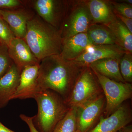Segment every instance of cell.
Returning a JSON list of instances; mask_svg holds the SVG:
<instances>
[{"mask_svg": "<svg viewBox=\"0 0 132 132\" xmlns=\"http://www.w3.org/2000/svg\"><path fill=\"white\" fill-rule=\"evenodd\" d=\"M120 70L121 74L126 82H132V54L125 53L120 60Z\"/></svg>", "mask_w": 132, "mask_h": 132, "instance_id": "obj_21", "label": "cell"}, {"mask_svg": "<svg viewBox=\"0 0 132 132\" xmlns=\"http://www.w3.org/2000/svg\"><path fill=\"white\" fill-rule=\"evenodd\" d=\"M20 117L22 120L27 124L29 128V132H39L35 127L32 122V117H29L24 114H21Z\"/></svg>", "mask_w": 132, "mask_h": 132, "instance_id": "obj_26", "label": "cell"}, {"mask_svg": "<svg viewBox=\"0 0 132 132\" xmlns=\"http://www.w3.org/2000/svg\"><path fill=\"white\" fill-rule=\"evenodd\" d=\"M39 64L26 67L21 71L19 86L12 97L14 99L34 98L38 92L37 78Z\"/></svg>", "mask_w": 132, "mask_h": 132, "instance_id": "obj_12", "label": "cell"}, {"mask_svg": "<svg viewBox=\"0 0 132 132\" xmlns=\"http://www.w3.org/2000/svg\"><path fill=\"white\" fill-rule=\"evenodd\" d=\"M15 37L6 22L0 18V43L8 47Z\"/></svg>", "mask_w": 132, "mask_h": 132, "instance_id": "obj_23", "label": "cell"}, {"mask_svg": "<svg viewBox=\"0 0 132 132\" xmlns=\"http://www.w3.org/2000/svg\"><path fill=\"white\" fill-rule=\"evenodd\" d=\"M21 72L13 63L6 73L0 78V109L12 100L19 86Z\"/></svg>", "mask_w": 132, "mask_h": 132, "instance_id": "obj_14", "label": "cell"}, {"mask_svg": "<svg viewBox=\"0 0 132 132\" xmlns=\"http://www.w3.org/2000/svg\"><path fill=\"white\" fill-rule=\"evenodd\" d=\"M0 132H15L8 128L0 121Z\"/></svg>", "mask_w": 132, "mask_h": 132, "instance_id": "obj_29", "label": "cell"}, {"mask_svg": "<svg viewBox=\"0 0 132 132\" xmlns=\"http://www.w3.org/2000/svg\"><path fill=\"white\" fill-rule=\"evenodd\" d=\"M92 45L86 32L78 34L62 40L60 55L65 60L73 61Z\"/></svg>", "mask_w": 132, "mask_h": 132, "instance_id": "obj_15", "label": "cell"}, {"mask_svg": "<svg viewBox=\"0 0 132 132\" xmlns=\"http://www.w3.org/2000/svg\"><path fill=\"white\" fill-rule=\"evenodd\" d=\"M77 108H71L53 132H76Z\"/></svg>", "mask_w": 132, "mask_h": 132, "instance_id": "obj_20", "label": "cell"}, {"mask_svg": "<svg viewBox=\"0 0 132 132\" xmlns=\"http://www.w3.org/2000/svg\"><path fill=\"white\" fill-rule=\"evenodd\" d=\"M38 61L60 54L62 40L60 30L35 14L28 22L24 39Z\"/></svg>", "mask_w": 132, "mask_h": 132, "instance_id": "obj_2", "label": "cell"}, {"mask_svg": "<svg viewBox=\"0 0 132 132\" xmlns=\"http://www.w3.org/2000/svg\"><path fill=\"white\" fill-rule=\"evenodd\" d=\"M103 93L94 73L90 67H87L79 76L65 102L69 108H77Z\"/></svg>", "mask_w": 132, "mask_h": 132, "instance_id": "obj_4", "label": "cell"}, {"mask_svg": "<svg viewBox=\"0 0 132 132\" xmlns=\"http://www.w3.org/2000/svg\"><path fill=\"white\" fill-rule=\"evenodd\" d=\"M85 68L72 61L63 59L60 55L46 57L39 64L38 92L47 89L53 90L60 95L65 101Z\"/></svg>", "mask_w": 132, "mask_h": 132, "instance_id": "obj_1", "label": "cell"}, {"mask_svg": "<svg viewBox=\"0 0 132 132\" xmlns=\"http://www.w3.org/2000/svg\"><path fill=\"white\" fill-rule=\"evenodd\" d=\"M121 58H108L94 62L89 66L93 71L118 82H126L121 74L119 62Z\"/></svg>", "mask_w": 132, "mask_h": 132, "instance_id": "obj_17", "label": "cell"}, {"mask_svg": "<svg viewBox=\"0 0 132 132\" xmlns=\"http://www.w3.org/2000/svg\"><path fill=\"white\" fill-rule=\"evenodd\" d=\"M106 99L104 93L77 108L76 132H88L94 127L104 112Z\"/></svg>", "mask_w": 132, "mask_h": 132, "instance_id": "obj_8", "label": "cell"}, {"mask_svg": "<svg viewBox=\"0 0 132 132\" xmlns=\"http://www.w3.org/2000/svg\"><path fill=\"white\" fill-rule=\"evenodd\" d=\"M70 14L66 12L60 32L62 40L80 33H86L93 24L88 10L85 4L73 6Z\"/></svg>", "mask_w": 132, "mask_h": 132, "instance_id": "obj_6", "label": "cell"}, {"mask_svg": "<svg viewBox=\"0 0 132 132\" xmlns=\"http://www.w3.org/2000/svg\"><path fill=\"white\" fill-rule=\"evenodd\" d=\"M114 14L132 19V5L126 3L109 2Z\"/></svg>", "mask_w": 132, "mask_h": 132, "instance_id": "obj_24", "label": "cell"}, {"mask_svg": "<svg viewBox=\"0 0 132 132\" xmlns=\"http://www.w3.org/2000/svg\"><path fill=\"white\" fill-rule=\"evenodd\" d=\"M117 132H132V126L128 125L121 128Z\"/></svg>", "mask_w": 132, "mask_h": 132, "instance_id": "obj_28", "label": "cell"}, {"mask_svg": "<svg viewBox=\"0 0 132 132\" xmlns=\"http://www.w3.org/2000/svg\"><path fill=\"white\" fill-rule=\"evenodd\" d=\"M86 33L93 45H116L113 34L108 27L103 24H92Z\"/></svg>", "mask_w": 132, "mask_h": 132, "instance_id": "obj_19", "label": "cell"}, {"mask_svg": "<svg viewBox=\"0 0 132 132\" xmlns=\"http://www.w3.org/2000/svg\"><path fill=\"white\" fill-rule=\"evenodd\" d=\"M0 18H2L1 17V15H0Z\"/></svg>", "mask_w": 132, "mask_h": 132, "instance_id": "obj_30", "label": "cell"}, {"mask_svg": "<svg viewBox=\"0 0 132 132\" xmlns=\"http://www.w3.org/2000/svg\"><path fill=\"white\" fill-rule=\"evenodd\" d=\"M24 7L15 10L0 9L2 19L6 22L16 38L24 39L28 22L35 15Z\"/></svg>", "mask_w": 132, "mask_h": 132, "instance_id": "obj_11", "label": "cell"}, {"mask_svg": "<svg viewBox=\"0 0 132 132\" xmlns=\"http://www.w3.org/2000/svg\"><path fill=\"white\" fill-rule=\"evenodd\" d=\"M7 47L10 57L21 72L26 67L39 64L24 39L15 37Z\"/></svg>", "mask_w": 132, "mask_h": 132, "instance_id": "obj_13", "label": "cell"}, {"mask_svg": "<svg viewBox=\"0 0 132 132\" xmlns=\"http://www.w3.org/2000/svg\"><path fill=\"white\" fill-rule=\"evenodd\" d=\"M13 63L9 54L7 46L0 44V78L7 72Z\"/></svg>", "mask_w": 132, "mask_h": 132, "instance_id": "obj_22", "label": "cell"}, {"mask_svg": "<svg viewBox=\"0 0 132 132\" xmlns=\"http://www.w3.org/2000/svg\"><path fill=\"white\" fill-rule=\"evenodd\" d=\"M93 72L105 98L104 117L106 118L116 111L124 101L131 97L132 85L128 82H118L101 75L95 71Z\"/></svg>", "mask_w": 132, "mask_h": 132, "instance_id": "obj_5", "label": "cell"}, {"mask_svg": "<svg viewBox=\"0 0 132 132\" xmlns=\"http://www.w3.org/2000/svg\"><path fill=\"white\" fill-rule=\"evenodd\" d=\"M85 3L93 24L106 25L116 18L110 3L101 0H92Z\"/></svg>", "mask_w": 132, "mask_h": 132, "instance_id": "obj_16", "label": "cell"}, {"mask_svg": "<svg viewBox=\"0 0 132 132\" xmlns=\"http://www.w3.org/2000/svg\"><path fill=\"white\" fill-rule=\"evenodd\" d=\"M105 26L113 34L116 45L122 48L126 53L132 54V34L123 22L116 17L115 20Z\"/></svg>", "mask_w": 132, "mask_h": 132, "instance_id": "obj_18", "label": "cell"}, {"mask_svg": "<svg viewBox=\"0 0 132 132\" xmlns=\"http://www.w3.org/2000/svg\"><path fill=\"white\" fill-rule=\"evenodd\" d=\"M34 99L38 107L37 114L32 117L34 126L39 132H53L70 108L60 95L49 89L39 91Z\"/></svg>", "mask_w": 132, "mask_h": 132, "instance_id": "obj_3", "label": "cell"}, {"mask_svg": "<svg viewBox=\"0 0 132 132\" xmlns=\"http://www.w3.org/2000/svg\"><path fill=\"white\" fill-rule=\"evenodd\" d=\"M27 1L41 18L60 30L65 15L68 4L65 1L35 0Z\"/></svg>", "mask_w": 132, "mask_h": 132, "instance_id": "obj_7", "label": "cell"}, {"mask_svg": "<svg viewBox=\"0 0 132 132\" xmlns=\"http://www.w3.org/2000/svg\"><path fill=\"white\" fill-rule=\"evenodd\" d=\"M125 53V50L117 45H92L82 54L72 61L79 67L86 68L102 59L121 58Z\"/></svg>", "mask_w": 132, "mask_h": 132, "instance_id": "obj_9", "label": "cell"}, {"mask_svg": "<svg viewBox=\"0 0 132 132\" xmlns=\"http://www.w3.org/2000/svg\"><path fill=\"white\" fill-rule=\"evenodd\" d=\"M24 5L23 2L19 0H0V8L15 10L23 7Z\"/></svg>", "mask_w": 132, "mask_h": 132, "instance_id": "obj_25", "label": "cell"}, {"mask_svg": "<svg viewBox=\"0 0 132 132\" xmlns=\"http://www.w3.org/2000/svg\"><path fill=\"white\" fill-rule=\"evenodd\" d=\"M114 14L117 19L122 22L130 32L132 34V19L117 14Z\"/></svg>", "mask_w": 132, "mask_h": 132, "instance_id": "obj_27", "label": "cell"}, {"mask_svg": "<svg viewBox=\"0 0 132 132\" xmlns=\"http://www.w3.org/2000/svg\"><path fill=\"white\" fill-rule=\"evenodd\" d=\"M0 44H1V43H0Z\"/></svg>", "mask_w": 132, "mask_h": 132, "instance_id": "obj_31", "label": "cell"}, {"mask_svg": "<svg viewBox=\"0 0 132 132\" xmlns=\"http://www.w3.org/2000/svg\"><path fill=\"white\" fill-rule=\"evenodd\" d=\"M131 120L130 108L123 104L108 117L101 116L99 122L88 132H117L129 125Z\"/></svg>", "mask_w": 132, "mask_h": 132, "instance_id": "obj_10", "label": "cell"}]
</instances>
